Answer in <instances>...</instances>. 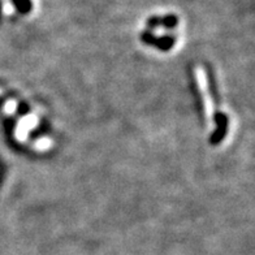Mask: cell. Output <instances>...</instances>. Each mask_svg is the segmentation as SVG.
Instances as JSON below:
<instances>
[{
  "mask_svg": "<svg viewBox=\"0 0 255 255\" xmlns=\"http://www.w3.org/2000/svg\"><path fill=\"white\" fill-rule=\"evenodd\" d=\"M38 123H39V120L35 115H27V116L20 119L16 127V130H14V137L17 138V141H26L29 133L37 127Z\"/></svg>",
  "mask_w": 255,
  "mask_h": 255,
  "instance_id": "obj_2",
  "label": "cell"
},
{
  "mask_svg": "<svg viewBox=\"0 0 255 255\" xmlns=\"http://www.w3.org/2000/svg\"><path fill=\"white\" fill-rule=\"evenodd\" d=\"M195 77H197V84H198V89L202 94V102L205 106V114L206 119H207L210 128L214 129L215 128V121H214V115H215V104L212 101L210 91H208V82H207V76H206L205 69L198 65L195 68Z\"/></svg>",
  "mask_w": 255,
  "mask_h": 255,
  "instance_id": "obj_1",
  "label": "cell"
},
{
  "mask_svg": "<svg viewBox=\"0 0 255 255\" xmlns=\"http://www.w3.org/2000/svg\"><path fill=\"white\" fill-rule=\"evenodd\" d=\"M52 146V141L50 138H40L35 142V148H38L39 151H43V150H48V148Z\"/></svg>",
  "mask_w": 255,
  "mask_h": 255,
  "instance_id": "obj_3",
  "label": "cell"
},
{
  "mask_svg": "<svg viewBox=\"0 0 255 255\" xmlns=\"http://www.w3.org/2000/svg\"><path fill=\"white\" fill-rule=\"evenodd\" d=\"M16 110H17V102L16 101H12V99H9V101H7L5 103H4V106H3L4 114L13 115L14 112H16Z\"/></svg>",
  "mask_w": 255,
  "mask_h": 255,
  "instance_id": "obj_4",
  "label": "cell"
}]
</instances>
